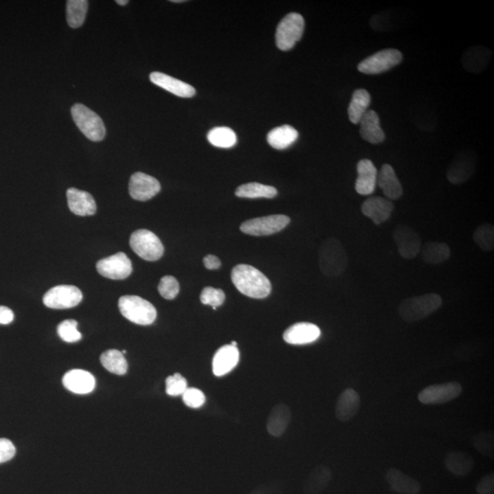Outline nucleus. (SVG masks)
Wrapping results in <instances>:
<instances>
[{
    "label": "nucleus",
    "instance_id": "nucleus-11",
    "mask_svg": "<svg viewBox=\"0 0 494 494\" xmlns=\"http://www.w3.org/2000/svg\"><path fill=\"white\" fill-rule=\"evenodd\" d=\"M82 293L78 288L61 285L48 290L44 297L46 307L55 309H66L73 308L81 303Z\"/></svg>",
    "mask_w": 494,
    "mask_h": 494
},
{
    "label": "nucleus",
    "instance_id": "nucleus-37",
    "mask_svg": "<svg viewBox=\"0 0 494 494\" xmlns=\"http://www.w3.org/2000/svg\"><path fill=\"white\" fill-rule=\"evenodd\" d=\"M88 9L87 0H69L67 1V23L73 29H78L84 24Z\"/></svg>",
    "mask_w": 494,
    "mask_h": 494
},
{
    "label": "nucleus",
    "instance_id": "nucleus-1",
    "mask_svg": "<svg viewBox=\"0 0 494 494\" xmlns=\"http://www.w3.org/2000/svg\"><path fill=\"white\" fill-rule=\"evenodd\" d=\"M231 278L239 292L252 299H265L271 293L269 279L254 266L244 264L235 266Z\"/></svg>",
    "mask_w": 494,
    "mask_h": 494
},
{
    "label": "nucleus",
    "instance_id": "nucleus-36",
    "mask_svg": "<svg viewBox=\"0 0 494 494\" xmlns=\"http://www.w3.org/2000/svg\"><path fill=\"white\" fill-rule=\"evenodd\" d=\"M209 142L221 149H230L237 141L235 132L226 127L214 128L207 135Z\"/></svg>",
    "mask_w": 494,
    "mask_h": 494
},
{
    "label": "nucleus",
    "instance_id": "nucleus-44",
    "mask_svg": "<svg viewBox=\"0 0 494 494\" xmlns=\"http://www.w3.org/2000/svg\"><path fill=\"white\" fill-rule=\"evenodd\" d=\"M183 400L187 407L199 408L204 406L205 403V395L199 389L188 388L183 393Z\"/></svg>",
    "mask_w": 494,
    "mask_h": 494
},
{
    "label": "nucleus",
    "instance_id": "nucleus-23",
    "mask_svg": "<svg viewBox=\"0 0 494 494\" xmlns=\"http://www.w3.org/2000/svg\"><path fill=\"white\" fill-rule=\"evenodd\" d=\"M68 206L72 213L78 216H94L97 211L96 201L90 193L75 188L67 191Z\"/></svg>",
    "mask_w": 494,
    "mask_h": 494
},
{
    "label": "nucleus",
    "instance_id": "nucleus-50",
    "mask_svg": "<svg viewBox=\"0 0 494 494\" xmlns=\"http://www.w3.org/2000/svg\"><path fill=\"white\" fill-rule=\"evenodd\" d=\"M116 2L118 3V4L121 5V6L127 5L128 3V0H116Z\"/></svg>",
    "mask_w": 494,
    "mask_h": 494
},
{
    "label": "nucleus",
    "instance_id": "nucleus-46",
    "mask_svg": "<svg viewBox=\"0 0 494 494\" xmlns=\"http://www.w3.org/2000/svg\"><path fill=\"white\" fill-rule=\"evenodd\" d=\"M478 494H493L494 493V474H489L481 478L476 486Z\"/></svg>",
    "mask_w": 494,
    "mask_h": 494
},
{
    "label": "nucleus",
    "instance_id": "nucleus-42",
    "mask_svg": "<svg viewBox=\"0 0 494 494\" xmlns=\"http://www.w3.org/2000/svg\"><path fill=\"white\" fill-rule=\"evenodd\" d=\"M199 300L204 305L217 308V307L223 305V302H225L226 294L220 288L207 287L202 290Z\"/></svg>",
    "mask_w": 494,
    "mask_h": 494
},
{
    "label": "nucleus",
    "instance_id": "nucleus-12",
    "mask_svg": "<svg viewBox=\"0 0 494 494\" xmlns=\"http://www.w3.org/2000/svg\"><path fill=\"white\" fill-rule=\"evenodd\" d=\"M393 236L399 254L404 259H414L420 253L422 247L421 238L412 227L406 225L397 226L393 233Z\"/></svg>",
    "mask_w": 494,
    "mask_h": 494
},
{
    "label": "nucleus",
    "instance_id": "nucleus-3",
    "mask_svg": "<svg viewBox=\"0 0 494 494\" xmlns=\"http://www.w3.org/2000/svg\"><path fill=\"white\" fill-rule=\"evenodd\" d=\"M441 306L443 297L438 294L428 293L404 300L398 307V313L405 321L416 322L424 320Z\"/></svg>",
    "mask_w": 494,
    "mask_h": 494
},
{
    "label": "nucleus",
    "instance_id": "nucleus-24",
    "mask_svg": "<svg viewBox=\"0 0 494 494\" xmlns=\"http://www.w3.org/2000/svg\"><path fill=\"white\" fill-rule=\"evenodd\" d=\"M149 78L153 84L163 88L164 90L170 92L175 96L183 98H191L195 96V89L191 85L171 78L165 73L154 72L150 75Z\"/></svg>",
    "mask_w": 494,
    "mask_h": 494
},
{
    "label": "nucleus",
    "instance_id": "nucleus-45",
    "mask_svg": "<svg viewBox=\"0 0 494 494\" xmlns=\"http://www.w3.org/2000/svg\"><path fill=\"white\" fill-rule=\"evenodd\" d=\"M16 447L8 438H0V464L14 458Z\"/></svg>",
    "mask_w": 494,
    "mask_h": 494
},
{
    "label": "nucleus",
    "instance_id": "nucleus-47",
    "mask_svg": "<svg viewBox=\"0 0 494 494\" xmlns=\"http://www.w3.org/2000/svg\"><path fill=\"white\" fill-rule=\"evenodd\" d=\"M14 320V313L8 307L0 306V324L8 325Z\"/></svg>",
    "mask_w": 494,
    "mask_h": 494
},
{
    "label": "nucleus",
    "instance_id": "nucleus-40",
    "mask_svg": "<svg viewBox=\"0 0 494 494\" xmlns=\"http://www.w3.org/2000/svg\"><path fill=\"white\" fill-rule=\"evenodd\" d=\"M474 446L478 452L494 458V436L493 432H481L474 438Z\"/></svg>",
    "mask_w": 494,
    "mask_h": 494
},
{
    "label": "nucleus",
    "instance_id": "nucleus-43",
    "mask_svg": "<svg viewBox=\"0 0 494 494\" xmlns=\"http://www.w3.org/2000/svg\"><path fill=\"white\" fill-rule=\"evenodd\" d=\"M159 292L166 300H174L180 292V284L173 276H165L159 284Z\"/></svg>",
    "mask_w": 494,
    "mask_h": 494
},
{
    "label": "nucleus",
    "instance_id": "nucleus-22",
    "mask_svg": "<svg viewBox=\"0 0 494 494\" xmlns=\"http://www.w3.org/2000/svg\"><path fill=\"white\" fill-rule=\"evenodd\" d=\"M361 407L360 395L352 388H347L340 395L335 407V416L342 422L354 419Z\"/></svg>",
    "mask_w": 494,
    "mask_h": 494
},
{
    "label": "nucleus",
    "instance_id": "nucleus-49",
    "mask_svg": "<svg viewBox=\"0 0 494 494\" xmlns=\"http://www.w3.org/2000/svg\"><path fill=\"white\" fill-rule=\"evenodd\" d=\"M249 494H278V490L277 487L271 486V484H264V486L254 489Z\"/></svg>",
    "mask_w": 494,
    "mask_h": 494
},
{
    "label": "nucleus",
    "instance_id": "nucleus-18",
    "mask_svg": "<svg viewBox=\"0 0 494 494\" xmlns=\"http://www.w3.org/2000/svg\"><path fill=\"white\" fill-rule=\"evenodd\" d=\"M362 213L364 216L372 220L376 226L382 225L386 221L390 219L394 204L390 199L382 197H372L367 199L362 204Z\"/></svg>",
    "mask_w": 494,
    "mask_h": 494
},
{
    "label": "nucleus",
    "instance_id": "nucleus-28",
    "mask_svg": "<svg viewBox=\"0 0 494 494\" xmlns=\"http://www.w3.org/2000/svg\"><path fill=\"white\" fill-rule=\"evenodd\" d=\"M359 124H360L361 137L367 142L377 145L385 141V134L380 125L378 113L373 110L365 113Z\"/></svg>",
    "mask_w": 494,
    "mask_h": 494
},
{
    "label": "nucleus",
    "instance_id": "nucleus-34",
    "mask_svg": "<svg viewBox=\"0 0 494 494\" xmlns=\"http://www.w3.org/2000/svg\"><path fill=\"white\" fill-rule=\"evenodd\" d=\"M235 195L240 198L271 199L278 195V191L277 189L273 186L264 185V184L257 183H250L239 186L238 188L236 189Z\"/></svg>",
    "mask_w": 494,
    "mask_h": 494
},
{
    "label": "nucleus",
    "instance_id": "nucleus-35",
    "mask_svg": "<svg viewBox=\"0 0 494 494\" xmlns=\"http://www.w3.org/2000/svg\"><path fill=\"white\" fill-rule=\"evenodd\" d=\"M101 364L110 373L124 376L127 373L128 364L125 355L118 350H109L104 352L100 357Z\"/></svg>",
    "mask_w": 494,
    "mask_h": 494
},
{
    "label": "nucleus",
    "instance_id": "nucleus-33",
    "mask_svg": "<svg viewBox=\"0 0 494 494\" xmlns=\"http://www.w3.org/2000/svg\"><path fill=\"white\" fill-rule=\"evenodd\" d=\"M371 104V96L364 89H357L352 94L351 103L348 107V116L350 121L352 124L357 125L367 112Z\"/></svg>",
    "mask_w": 494,
    "mask_h": 494
},
{
    "label": "nucleus",
    "instance_id": "nucleus-26",
    "mask_svg": "<svg viewBox=\"0 0 494 494\" xmlns=\"http://www.w3.org/2000/svg\"><path fill=\"white\" fill-rule=\"evenodd\" d=\"M291 413L290 407L286 404H278L272 408L270 412L268 422H266V429L273 437L278 438L286 432L288 426L290 424Z\"/></svg>",
    "mask_w": 494,
    "mask_h": 494
},
{
    "label": "nucleus",
    "instance_id": "nucleus-29",
    "mask_svg": "<svg viewBox=\"0 0 494 494\" xmlns=\"http://www.w3.org/2000/svg\"><path fill=\"white\" fill-rule=\"evenodd\" d=\"M445 467L456 476H467L475 467L474 458L463 451H450L445 456Z\"/></svg>",
    "mask_w": 494,
    "mask_h": 494
},
{
    "label": "nucleus",
    "instance_id": "nucleus-25",
    "mask_svg": "<svg viewBox=\"0 0 494 494\" xmlns=\"http://www.w3.org/2000/svg\"><path fill=\"white\" fill-rule=\"evenodd\" d=\"M377 184L381 188L383 194L390 201H395L403 195V186L398 180L397 174L391 165L383 164L378 173Z\"/></svg>",
    "mask_w": 494,
    "mask_h": 494
},
{
    "label": "nucleus",
    "instance_id": "nucleus-27",
    "mask_svg": "<svg viewBox=\"0 0 494 494\" xmlns=\"http://www.w3.org/2000/svg\"><path fill=\"white\" fill-rule=\"evenodd\" d=\"M385 478L393 492L400 494H419L421 490V486L419 481L398 469H389L386 472Z\"/></svg>",
    "mask_w": 494,
    "mask_h": 494
},
{
    "label": "nucleus",
    "instance_id": "nucleus-9",
    "mask_svg": "<svg viewBox=\"0 0 494 494\" xmlns=\"http://www.w3.org/2000/svg\"><path fill=\"white\" fill-rule=\"evenodd\" d=\"M290 218L282 214L254 218L242 223L241 231L244 234L265 236L277 234L290 225Z\"/></svg>",
    "mask_w": 494,
    "mask_h": 494
},
{
    "label": "nucleus",
    "instance_id": "nucleus-32",
    "mask_svg": "<svg viewBox=\"0 0 494 494\" xmlns=\"http://www.w3.org/2000/svg\"><path fill=\"white\" fill-rule=\"evenodd\" d=\"M420 256L429 265H438L450 259L451 251L449 245L441 242H428L422 245Z\"/></svg>",
    "mask_w": 494,
    "mask_h": 494
},
{
    "label": "nucleus",
    "instance_id": "nucleus-51",
    "mask_svg": "<svg viewBox=\"0 0 494 494\" xmlns=\"http://www.w3.org/2000/svg\"><path fill=\"white\" fill-rule=\"evenodd\" d=\"M171 2H173V3H182V2H184V1H183V0H173V1H171Z\"/></svg>",
    "mask_w": 494,
    "mask_h": 494
},
{
    "label": "nucleus",
    "instance_id": "nucleus-10",
    "mask_svg": "<svg viewBox=\"0 0 494 494\" xmlns=\"http://www.w3.org/2000/svg\"><path fill=\"white\" fill-rule=\"evenodd\" d=\"M462 393V386L458 382L437 383L420 391L419 400L424 405H443L459 397Z\"/></svg>",
    "mask_w": 494,
    "mask_h": 494
},
{
    "label": "nucleus",
    "instance_id": "nucleus-2",
    "mask_svg": "<svg viewBox=\"0 0 494 494\" xmlns=\"http://www.w3.org/2000/svg\"><path fill=\"white\" fill-rule=\"evenodd\" d=\"M319 265L326 277H338L345 272L348 266V256L338 239L328 238L322 243Z\"/></svg>",
    "mask_w": 494,
    "mask_h": 494
},
{
    "label": "nucleus",
    "instance_id": "nucleus-41",
    "mask_svg": "<svg viewBox=\"0 0 494 494\" xmlns=\"http://www.w3.org/2000/svg\"><path fill=\"white\" fill-rule=\"evenodd\" d=\"M188 388V383L182 374L175 373L166 379V393L171 397H179Z\"/></svg>",
    "mask_w": 494,
    "mask_h": 494
},
{
    "label": "nucleus",
    "instance_id": "nucleus-15",
    "mask_svg": "<svg viewBox=\"0 0 494 494\" xmlns=\"http://www.w3.org/2000/svg\"><path fill=\"white\" fill-rule=\"evenodd\" d=\"M161 186L154 177L143 173L132 175L130 180V193L137 201L146 202L161 192Z\"/></svg>",
    "mask_w": 494,
    "mask_h": 494
},
{
    "label": "nucleus",
    "instance_id": "nucleus-5",
    "mask_svg": "<svg viewBox=\"0 0 494 494\" xmlns=\"http://www.w3.org/2000/svg\"><path fill=\"white\" fill-rule=\"evenodd\" d=\"M70 112L73 121L87 139L94 142L104 140L106 137V127L102 118L97 113L81 104H75Z\"/></svg>",
    "mask_w": 494,
    "mask_h": 494
},
{
    "label": "nucleus",
    "instance_id": "nucleus-20",
    "mask_svg": "<svg viewBox=\"0 0 494 494\" xmlns=\"http://www.w3.org/2000/svg\"><path fill=\"white\" fill-rule=\"evenodd\" d=\"M240 360V352L237 347L231 345H225L218 349L213 360V372L214 376L221 377L234 370Z\"/></svg>",
    "mask_w": 494,
    "mask_h": 494
},
{
    "label": "nucleus",
    "instance_id": "nucleus-14",
    "mask_svg": "<svg viewBox=\"0 0 494 494\" xmlns=\"http://www.w3.org/2000/svg\"><path fill=\"white\" fill-rule=\"evenodd\" d=\"M476 170V156L472 152H460L451 161L447 171L449 182L455 185L467 182Z\"/></svg>",
    "mask_w": 494,
    "mask_h": 494
},
{
    "label": "nucleus",
    "instance_id": "nucleus-6",
    "mask_svg": "<svg viewBox=\"0 0 494 494\" xmlns=\"http://www.w3.org/2000/svg\"><path fill=\"white\" fill-rule=\"evenodd\" d=\"M305 21L302 15L292 12L279 23L276 32V44L281 51H290L302 38Z\"/></svg>",
    "mask_w": 494,
    "mask_h": 494
},
{
    "label": "nucleus",
    "instance_id": "nucleus-4",
    "mask_svg": "<svg viewBox=\"0 0 494 494\" xmlns=\"http://www.w3.org/2000/svg\"><path fill=\"white\" fill-rule=\"evenodd\" d=\"M119 311L127 320L142 326H148L155 321V307L148 300L137 296H123L118 302Z\"/></svg>",
    "mask_w": 494,
    "mask_h": 494
},
{
    "label": "nucleus",
    "instance_id": "nucleus-38",
    "mask_svg": "<svg viewBox=\"0 0 494 494\" xmlns=\"http://www.w3.org/2000/svg\"><path fill=\"white\" fill-rule=\"evenodd\" d=\"M474 240L478 247L484 252L494 249V226L490 223H483L474 231Z\"/></svg>",
    "mask_w": 494,
    "mask_h": 494
},
{
    "label": "nucleus",
    "instance_id": "nucleus-16",
    "mask_svg": "<svg viewBox=\"0 0 494 494\" xmlns=\"http://www.w3.org/2000/svg\"><path fill=\"white\" fill-rule=\"evenodd\" d=\"M321 329L311 322H297L288 328L283 334L285 342L291 345H305L316 342L321 336Z\"/></svg>",
    "mask_w": 494,
    "mask_h": 494
},
{
    "label": "nucleus",
    "instance_id": "nucleus-8",
    "mask_svg": "<svg viewBox=\"0 0 494 494\" xmlns=\"http://www.w3.org/2000/svg\"><path fill=\"white\" fill-rule=\"evenodd\" d=\"M403 61V54L395 49L376 52L358 64V70L364 75H380L388 72Z\"/></svg>",
    "mask_w": 494,
    "mask_h": 494
},
{
    "label": "nucleus",
    "instance_id": "nucleus-21",
    "mask_svg": "<svg viewBox=\"0 0 494 494\" xmlns=\"http://www.w3.org/2000/svg\"><path fill=\"white\" fill-rule=\"evenodd\" d=\"M493 52L483 46H474L469 48L462 55V63L464 69L469 73H478L483 72L489 66Z\"/></svg>",
    "mask_w": 494,
    "mask_h": 494
},
{
    "label": "nucleus",
    "instance_id": "nucleus-13",
    "mask_svg": "<svg viewBox=\"0 0 494 494\" xmlns=\"http://www.w3.org/2000/svg\"><path fill=\"white\" fill-rule=\"evenodd\" d=\"M97 269L103 277L115 280L130 277L133 270L130 259L122 252L98 261Z\"/></svg>",
    "mask_w": 494,
    "mask_h": 494
},
{
    "label": "nucleus",
    "instance_id": "nucleus-17",
    "mask_svg": "<svg viewBox=\"0 0 494 494\" xmlns=\"http://www.w3.org/2000/svg\"><path fill=\"white\" fill-rule=\"evenodd\" d=\"M357 179L355 182V191L358 194L370 195L376 191L378 171L370 159H361L357 164Z\"/></svg>",
    "mask_w": 494,
    "mask_h": 494
},
{
    "label": "nucleus",
    "instance_id": "nucleus-31",
    "mask_svg": "<svg viewBox=\"0 0 494 494\" xmlns=\"http://www.w3.org/2000/svg\"><path fill=\"white\" fill-rule=\"evenodd\" d=\"M299 132L291 125H284L269 132L268 142L276 149H286L296 142Z\"/></svg>",
    "mask_w": 494,
    "mask_h": 494
},
{
    "label": "nucleus",
    "instance_id": "nucleus-7",
    "mask_svg": "<svg viewBox=\"0 0 494 494\" xmlns=\"http://www.w3.org/2000/svg\"><path fill=\"white\" fill-rule=\"evenodd\" d=\"M132 250L146 261H156L164 254V247L154 233L141 229L134 232L130 240Z\"/></svg>",
    "mask_w": 494,
    "mask_h": 494
},
{
    "label": "nucleus",
    "instance_id": "nucleus-48",
    "mask_svg": "<svg viewBox=\"0 0 494 494\" xmlns=\"http://www.w3.org/2000/svg\"><path fill=\"white\" fill-rule=\"evenodd\" d=\"M204 264L209 270L218 269L221 266V260L214 254H208L204 257Z\"/></svg>",
    "mask_w": 494,
    "mask_h": 494
},
{
    "label": "nucleus",
    "instance_id": "nucleus-39",
    "mask_svg": "<svg viewBox=\"0 0 494 494\" xmlns=\"http://www.w3.org/2000/svg\"><path fill=\"white\" fill-rule=\"evenodd\" d=\"M78 322L75 320H66L58 326L57 333L60 338L66 342H76L82 339V334L78 330Z\"/></svg>",
    "mask_w": 494,
    "mask_h": 494
},
{
    "label": "nucleus",
    "instance_id": "nucleus-30",
    "mask_svg": "<svg viewBox=\"0 0 494 494\" xmlns=\"http://www.w3.org/2000/svg\"><path fill=\"white\" fill-rule=\"evenodd\" d=\"M333 480V472L327 466L319 465L312 469L303 486L304 494H320Z\"/></svg>",
    "mask_w": 494,
    "mask_h": 494
},
{
    "label": "nucleus",
    "instance_id": "nucleus-19",
    "mask_svg": "<svg viewBox=\"0 0 494 494\" xmlns=\"http://www.w3.org/2000/svg\"><path fill=\"white\" fill-rule=\"evenodd\" d=\"M63 383L67 390L78 395L89 394L96 388V379L93 374L80 369L67 372L63 376Z\"/></svg>",
    "mask_w": 494,
    "mask_h": 494
}]
</instances>
